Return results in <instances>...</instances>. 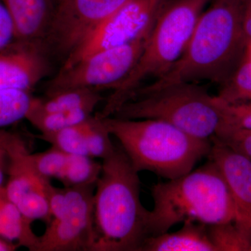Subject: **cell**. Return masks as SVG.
Returning a JSON list of instances; mask_svg holds the SVG:
<instances>
[{"label":"cell","mask_w":251,"mask_h":251,"mask_svg":"<svg viewBox=\"0 0 251 251\" xmlns=\"http://www.w3.org/2000/svg\"><path fill=\"white\" fill-rule=\"evenodd\" d=\"M243 33L247 44L251 41V0H248L242 19Z\"/></svg>","instance_id":"f546056e"},{"label":"cell","mask_w":251,"mask_h":251,"mask_svg":"<svg viewBox=\"0 0 251 251\" xmlns=\"http://www.w3.org/2000/svg\"><path fill=\"white\" fill-rule=\"evenodd\" d=\"M183 224L176 232L148 238L142 251H216L208 225L191 221Z\"/></svg>","instance_id":"9a60e30c"},{"label":"cell","mask_w":251,"mask_h":251,"mask_svg":"<svg viewBox=\"0 0 251 251\" xmlns=\"http://www.w3.org/2000/svg\"><path fill=\"white\" fill-rule=\"evenodd\" d=\"M208 231L216 251H249L251 236L234 222L208 225Z\"/></svg>","instance_id":"7402d4cb"},{"label":"cell","mask_w":251,"mask_h":251,"mask_svg":"<svg viewBox=\"0 0 251 251\" xmlns=\"http://www.w3.org/2000/svg\"><path fill=\"white\" fill-rule=\"evenodd\" d=\"M8 199H9V198L7 197V195H6L5 186H0V213H1V209H2L5 202L7 201Z\"/></svg>","instance_id":"1f68e13d"},{"label":"cell","mask_w":251,"mask_h":251,"mask_svg":"<svg viewBox=\"0 0 251 251\" xmlns=\"http://www.w3.org/2000/svg\"><path fill=\"white\" fill-rule=\"evenodd\" d=\"M93 112L87 109L46 112L29 110L25 119L41 133H50L76 125L92 116Z\"/></svg>","instance_id":"d6986e66"},{"label":"cell","mask_w":251,"mask_h":251,"mask_svg":"<svg viewBox=\"0 0 251 251\" xmlns=\"http://www.w3.org/2000/svg\"><path fill=\"white\" fill-rule=\"evenodd\" d=\"M221 86L216 98L225 103L251 101V61L244 57L227 80Z\"/></svg>","instance_id":"ffe728a7"},{"label":"cell","mask_w":251,"mask_h":251,"mask_svg":"<svg viewBox=\"0 0 251 251\" xmlns=\"http://www.w3.org/2000/svg\"><path fill=\"white\" fill-rule=\"evenodd\" d=\"M33 221L8 199L0 213V237L29 251H36L39 236L33 230Z\"/></svg>","instance_id":"e0dca14e"},{"label":"cell","mask_w":251,"mask_h":251,"mask_svg":"<svg viewBox=\"0 0 251 251\" xmlns=\"http://www.w3.org/2000/svg\"><path fill=\"white\" fill-rule=\"evenodd\" d=\"M149 236L168 232L180 223L206 225L234 222L235 208L224 176L214 161L176 179L151 186Z\"/></svg>","instance_id":"3957f363"},{"label":"cell","mask_w":251,"mask_h":251,"mask_svg":"<svg viewBox=\"0 0 251 251\" xmlns=\"http://www.w3.org/2000/svg\"><path fill=\"white\" fill-rule=\"evenodd\" d=\"M27 151L23 143L11 153L9 180L5 186L6 195L25 216L33 221L42 220L49 224L51 220L49 193L52 185L50 179L38 174L29 166L25 158Z\"/></svg>","instance_id":"8fae6325"},{"label":"cell","mask_w":251,"mask_h":251,"mask_svg":"<svg viewBox=\"0 0 251 251\" xmlns=\"http://www.w3.org/2000/svg\"><path fill=\"white\" fill-rule=\"evenodd\" d=\"M111 134L104 125L101 117L96 114L88 119L86 145L89 156L104 160L116 150L112 143Z\"/></svg>","instance_id":"cb8c5ba5"},{"label":"cell","mask_w":251,"mask_h":251,"mask_svg":"<svg viewBox=\"0 0 251 251\" xmlns=\"http://www.w3.org/2000/svg\"><path fill=\"white\" fill-rule=\"evenodd\" d=\"M248 0H211L184 54L163 76L143 87L209 81L222 85L244 58L242 19Z\"/></svg>","instance_id":"6da1fadb"},{"label":"cell","mask_w":251,"mask_h":251,"mask_svg":"<svg viewBox=\"0 0 251 251\" xmlns=\"http://www.w3.org/2000/svg\"><path fill=\"white\" fill-rule=\"evenodd\" d=\"M209 159L219 168L235 208L234 224L251 236V160L211 138Z\"/></svg>","instance_id":"4fadbf2b"},{"label":"cell","mask_w":251,"mask_h":251,"mask_svg":"<svg viewBox=\"0 0 251 251\" xmlns=\"http://www.w3.org/2000/svg\"><path fill=\"white\" fill-rule=\"evenodd\" d=\"M57 1V0H56V1Z\"/></svg>","instance_id":"e575fe53"},{"label":"cell","mask_w":251,"mask_h":251,"mask_svg":"<svg viewBox=\"0 0 251 251\" xmlns=\"http://www.w3.org/2000/svg\"><path fill=\"white\" fill-rule=\"evenodd\" d=\"M128 1L57 0L44 43L48 49L65 60L104 21Z\"/></svg>","instance_id":"9c48e42d"},{"label":"cell","mask_w":251,"mask_h":251,"mask_svg":"<svg viewBox=\"0 0 251 251\" xmlns=\"http://www.w3.org/2000/svg\"><path fill=\"white\" fill-rule=\"evenodd\" d=\"M102 172V163L85 155L68 154L65 166L58 180L64 187L97 184Z\"/></svg>","instance_id":"ac0fdd59"},{"label":"cell","mask_w":251,"mask_h":251,"mask_svg":"<svg viewBox=\"0 0 251 251\" xmlns=\"http://www.w3.org/2000/svg\"><path fill=\"white\" fill-rule=\"evenodd\" d=\"M94 251H142L150 211L140 199L138 173L122 148L103 160L94 195Z\"/></svg>","instance_id":"7a4b0ae2"},{"label":"cell","mask_w":251,"mask_h":251,"mask_svg":"<svg viewBox=\"0 0 251 251\" xmlns=\"http://www.w3.org/2000/svg\"><path fill=\"white\" fill-rule=\"evenodd\" d=\"M111 117L161 120L196 138L209 140L223 123L215 96L196 82H178L156 88L140 87Z\"/></svg>","instance_id":"8992f818"},{"label":"cell","mask_w":251,"mask_h":251,"mask_svg":"<svg viewBox=\"0 0 251 251\" xmlns=\"http://www.w3.org/2000/svg\"><path fill=\"white\" fill-rule=\"evenodd\" d=\"M101 118L138 173L149 171L166 179H176L210 153L211 140L196 138L166 122Z\"/></svg>","instance_id":"277c9868"},{"label":"cell","mask_w":251,"mask_h":251,"mask_svg":"<svg viewBox=\"0 0 251 251\" xmlns=\"http://www.w3.org/2000/svg\"><path fill=\"white\" fill-rule=\"evenodd\" d=\"M34 97L22 90H0V128L25 119Z\"/></svg>","instance_id":"603a6c76"},{"label":"cell","mask_w":251,"mask_h":251,"mask_svg":"<svg viewBox=\"0 0 251 251\" xmlns=\"http://www.w3.org/2000/svg\"><path fill=\"white\" fill-rule=\"evenodd\" d=\"M211 0H171L153 25L138 62L112 91L98 115L111 117L148 80H156L179 61L204 8Z\"/></svg>","instance_id":"5b68a950"},{"label":"cell","mask_w":251,"mask_h":251,"mask_svg":"<svg viewBox=\"0 0 251 251\" xmlns=\"http://www.w3.org/2000/svg\"><path fill=\"white\" fill-rule=\"evenodd\" d=\"M249 251H251V247H250V249H249Z\"/></svg>","instance_id":"836d02e7"},{"label":"cell","mask_w":251,"mask_h":251,"mask_svg":"<svg viewBox=\"0 0 251 251\" xmlns=\"http://www.w3.org/2000/svg\"><path fill=\"white\" fill-rule=\"evenodd\" d=\"M67 153L51 146L44 152L25 153V158L29 166L41 176L46 179H58L62 175L67 161Z\"/></svg>","instance_id":"d4e9b609"},{"label":"cell","mask_w":251,"mask_h":251,"mask_svg":"<svg viewBox=\"0 0 251 251\" xmlns=\"http://www.w3.org/2000/svg\"><path fill=\"white\" fill-rule=\"evenodd\" d=\"M215 138L225 146L251 160V130L221 125Z\"/></svg>","instance_id":"484cf974"},{"label":"cell","mask_w":251,"mask_h":251,"mask_svg":"<svg viewBox=\"0 0 251 251\" xmlns=\"http://www.w3.org/2000/svg\"><path fill=\"white\" fill-rule=\"evenodd\" d=\"M16 39L14 22L2 0H0V50Z\"/></svg>","instance_id":"f1b7e54d"},{"label":"cell","mask_w":251,"mask_h":251,"mask_svg":"<svg viewBox=\"0 0 251 251\" xmlns=\"http://www.w3.org/2000/svg\"><path fill=\"white\" fill-rule=\"evenodd\" d=\"M95 187L96 184L66 187L65 208L47 224L36 251H94Z\"/></svg>","instance_id":"30bf717a"},{"label":"cell","mask_w":251,"mask_h":251,"mask_svg":"<svg viewBox=\"0 0 251 251\" xmlns=\"http://www.w3.org/2000/svg\"><path fill=\"white\" fill-rule=\"evenodd\" d=\"M244 57L251 61V42L248 43L247 46H246Z\"/></svg>","instance_id":"d6a6232c"},{"label":"cell","mask_w":251,"mask_h":251,"mask_svg":"<svg viewBox=\"0 0 251 251\" xmlns=\"http://www.w3.org/2000/svg\"><path fill=\"white\" fill-rule=\"evenodd\" d=\"M44 41L15 39L0 50V90L30 91L49 74Z\"/></svg>","instance_id":"7c38bea8"},{"label":"cell","mask_w":251,"mask_h":251,"mask_svg":"<svg viewBox=\"0 0 251 251\" xmlns=\"http://www.w3.org/2000/svg\"><path fill=\"white\" fill-rule=\"evenodd\" d=\"M215 97L222 112L221 125L251 130V101L228 104Z\"/></svg>","instance_id":"4316f807"},{"label":"cell","mask_w":251,"mask_h":251,"mask_svg":"<svg viewBox=\"0 0 251 251\" xmlns=\"http://www.w3.org/2000/svg\"><path fill=\"white\" fill-rule=\"evenodd\" d=\"M171 0H129L114 13L64 60L72 67L99 51L128 44L152 29Z\"/></svg>","instance_id":"ba28073f"},{"label":"cell","mask_w":251,"mask_h":251,"mask_svg":"<svg viewBox=\"0 0 251 251\" xmlns=\"http://www.w3.org/2000/svg\"><path fill=\"white\" fill-rule=\"evenodd\" d=\"M151 29L128 44L99 51L72 67L62 68L48 84L46 95L83 87L113 90L138 62Z\"/></svg>","instance_id":"52a82bcc"},{"label":"cell","mask_w":251,"mask_h":251,"mask_svg":"<svg viewBox=\"0 0 251 251\" xmlns=\"http://www.w3.org/2000/svg\"><path fill=\"white\" fill-rule=\"evenodd\" d=\"M23 142L21 135L0 128V186H3L5 175L8 174L12 151Z\"/></svg>","instance_id":"83f0119b"},{"label":"cell","mask_w":251,"mask_h":251,"mask_svg":"<svg viewBox=\"0 0 251 251\" xmlns=\"http://www.w3.org/2000/svg\"><path fill=\"white\" fill-rule=\"evenodd\" d=\"M19 247L17 244L9 242L0 237V251H14Z\"/></svg>","instance_id":"4dcf8cb0"},{"label":"cell","mask_w":251,"mask_h":251,"mask_svg":"<svg viewBox=\"0 0 251 251\" xmlns=\"http://www.w3.org/2000/svg\"><path fill=\"white\" fill-rule=\"evenodd\" d=\"M88 119L76 125L54 133H40L36 135V138L47 142L51 146L59 149L68 154L89 156L86 145Z\"/></svg>","instance_id":"44dd1931"},{"label":"cell","mask_w":251,"mask_h":251,"mask_svg":"<svg viewBox=\"0 0 251 251\" xmlns=\"http://www.w3.org/2000/svg\"><path fill=\"white\" fill-rule=\"evenodd\" d=\"M17 40L44 41L55 11L56 0H2Z\"/></svg>","instance_id":"5bb4252c"},{"label":"cell","mask_w":251,"mask_h":251,"mask_svg":"<svg viewBox=\"0 0 251 251\" xmlns=\"http://www.w3.org/2000/svg\"><path fill=\"white\" fill-rule=\"evenodd\" d=\"M100 91L92 88H73L47 96L45 99L34 97L31 110L52 112L87 109L94 112L104 98Z\"/></svg>","instance_id":"2e32d148"}]
</instances>
